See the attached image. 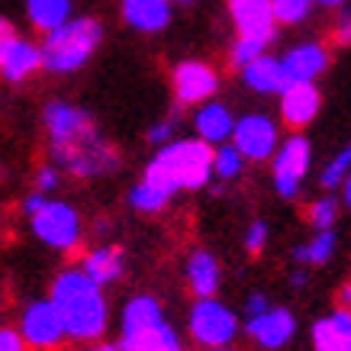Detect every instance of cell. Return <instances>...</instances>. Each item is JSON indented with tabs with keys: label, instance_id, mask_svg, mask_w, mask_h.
<instances>
[{
	"label": "cell",
	"instance_id": "cell-1",
	"mask_svg": "<svg viewBox=\"0 0 351 351\" xmlns=\"http://www.w3.org/2000/svg\"><path fill=\"white\" fill-rule=\"evenodd\" d=\"M49 300L58 309L64 335L71 341L104 339V332L110 326L107 297H104V287H97L81 267H64L62 274L52 280Z\"/></svg>",
	"mask_w": 351,
	"mask_h": 351
},
{
	"label": "cell",
	"instance_id": "cell-2",
	"mask_svg": "<svg viewBox=\"0 0 351 351\" xmlns=\"http://www.w3.org/2000/svg\"><path fill=\"white\" fill-rule=\"evenodd\" d=\"M142 181L155 184L171 197L181 191H203L213 181V145L200 138H171L158 145L155 158L145 165Z\"/></svg>",
	"mask_w": 351,
	"mask_h": 351
},
{
	"label": "cell",
	"instance_id": "cell-3",
	"mask_svg": "<svg viewBox=\"0 0 351 351\" xmlns=\"http://www.w3.org/2000/svg\"><path fill=\"white\" fill-rule=\"evenodd\" d=\"M104 43V23L94 16H68L62 26L45 32L43 45V68L52 75H75L97 55Z\"/></svg>",
	"mask_w": 351,
	"mask_h": 351
},
{
	"label": "cell",
	"instance_id": "cell-4",
	"mask_svg": "<svg viewBox=\"0 0 351 351\" xmlns=\"http://www.w3.org/2000/svg\"><path fill=\"white\" fill-rule=\"evenodd\" d=\"M29 229L43 245L55 248V252H75L84 242V223L81 213L75 210V203L68 200H52L45 197L43 206L29 213Z\"/></svg>",
	"mask_w": 351,
	"mask_h": 351
},
{
	"label": "cell",
	"instance_id": "cell-5",
	"mask_svg": "<svg viewBox=\"0 0 351 351\" xmlns=\"http://www.w3.org/2000/svg\"><path fill=\"white\" fill-rule=\"evenodd\" d=\"M52 158H55L52 165L58 171H68L71 178H87V181L90 178H107V174H113L119 168V149L100 129L94 136L68 145V149L52 152Z\"/></svg>",
	"mask_w": 351,
	"mask_h": 351
},
{
	"label": "cell",
	"instance_id": "cell-6",
	"mask_svg": "<svg viewBox=\"0 0 351 351\" xmlns=\"http://www.w3.org/2000/svg\"><path fill=\"white\" fill-rule=\"evenodd\" d=\"M309 165H313V145H309L306 136L293 132L284 142H277L274 155H271V178H274L277 197L293 200L300 187H303V181H306Z\"/></svg>",
	"mask_w": 351,
	"mask_h": 351
},
{
	"label": "cell",
	"instance_id": "cell-7",
	"mask_svg": "<svg viewBox=\"0 0 351 351\" xmlns=\"http://www.w3.org/2000/svg\"><path fill=\"white\" fill-rule=\"evenodd\" d=\"M191 335L203 348H226L239 335V316L216 297H197L191 306Z\"/></svg>",
	"mask_w": 351,
	"mask_h": 351
},
{
	"label": "cell",
	"instance_id": "cell-8",
	"mask_svg": "<svg viewBox=\"0 0 351 351\" xmlns=\"http://www.w3.org/2000/svg\"><path fill=\"white\" fill-rule=\"evenodd\" d=\"M20 339L26 341L29 351H55L62 348L68 335H64V326H62V316L58 309L52 306V300H32L29 306L23 309L20 316Z\"/></svg>",
	"mask_w": 351,
	"mask_h": 351
},
{
	"label": "cell",
	"instance_id": "cell-9",
	"mask_svg": "<svg viewBox=\"0 0 351 351\" xmlns=\"http://www.w3.org/2000/svg\"><path fill=\"white\" fill-rule=\"evenodd\" d=\"M45 132H49V149H68L81 138L94 136L97 132V119L87 113L84 107H75L68 100H52L45 107Z\"/></svg>",
	"mask_w": 351,
	"mask_h": 351
},
{
	"label": "cell",
	"instance_id": "cell-10",
	"mask_svg": "<svg viewBox=\"0 0 351 351\" xmlns=\"http://www.w3.org/2000/svg\"><path fill=\"white\" fill-rule=\"evenodd\" d=\"M229 142H232L235 152H239L245 161H267L274 155L277 142H280V132H277V123L271 117H265V113H248V117L235 119Z\"/></svg>",
	"mask_w": 351,
	"mask_h": 351
},
{
	"label": "cell",
	"instance_id": "cell-11",
	"mask_svg": "<svg viewBox=\"0 0 351 351\" xmlns=\"http://www.w3.org/2000/svg\"><path fill=\"white\" fill-rule=\"evenodd\" d=\"M171 90L178 97L181 107H200L206 100H213L219 90V75H216L213 64L187 58L171 71Z\"/></svg>",
	"mask_w": 351,
	"mask_h": 351
},
{
	"label": "cell",
	"instance_id": "cell-12",
	"mask_svg": "<svg viewBox=\"0 0 351 351\" xmlns=\"http://www.w3.org/2000/svg\"><path fill=\"white\" fill-rule=\"evenodd\" d=\"M245 332H248V335H252L261 348L277 351V348H284V345H290V339L297 335V316H293L290 309L274 306V303H271L265 313L248 316Z\"/></svg>",
	"mask_w": 351,
	"mask_h": 351
},
{
	"label": "cell",
	"instance_id": "cell-13",
	"mask_svg": "<svg viewBox=\"0 0 351 351\" xmlns=\"http://www.w3.org/2000/svg\"><path fill=\"white\" fill-rule=\"evenodd\" d=\"M277 97H280V119H284V126H290L293 132H297V129H306L313 119L319 117L322 94L313 81H293V84H287Z\"/></svg>",
	"mask_w": 351,
	"mask_h": 351
},
{
	"label": "cell",
	"instance_id": "cell-14",
	"mask_svg": "<svg viewBox=\"0 0 351 351\" xmlns=\"http://www.w3.org/2000/svg\"><path fill=\"white\" fill-rule=\"evenodd\" d=\"M39 68H43V52H39L36 43L23 39L20 32L3 43V49H0V77H3V81L23 84V81L32 77Z\"/></svg>",
	"mask_w": 351,
	"mask_h": 351
},
{
	"label": "cell",
	"instance_id": "cell-15",
	"mask_svg": "<svg viewBox=\"0 0 351 351\" xmlns=\"http://www.w3.org/2000/svg\"><path fill=\"white\" fill-rule=\"evenodd\" d=\"M226 10L239 36H267L274 39L277 20L271 13V0H226Z\"/></svg>",
	"mask_w": 351,
	"mask_h": 351
},
{
	"label": "cell",
	"instance_id": "cell-16",
	"mask_svg": "<svg viewBox=\"0 0 351 351\" xmlns=\"http://www.w3.org/2000/svg\"><path fill=\"white\" fill-rule=\"evenodd\" d=\"M329 58L332 55L322 43H300L280 55V68H284L290 84L293 81H316L329 68Z\"/></svg>",
	"mask_w": 351,
	"mask_h": 351
},
{
	"label": "cell",
	"instance_id": "cell-17",
	"mask_svg": "<svg viewBox=\"0 0 351 351\" xmlns=\"http://www.w3.org/2000/svg\"><path fill=\"white\" fill-rule=\"evenodd\" d=\"M81 271L94 280L97 287H110L126 271V255H123L119 245H97L81 258Z\"/></svg>",
	"mask_w": 351,
	"mask_h": 351
},
{
	"label": "cell",
	"instance_id": "cell-18",
	"mask_svg": "<svg viewBox=\"0 0 351 351\" xmlns=\"http://www.w3.org/2000/svg\"><path fill=\"white\" fill-rule=\"evenodd\" d=\"M232 126H235L232 110L226 107V104H219V100L200 104L197 117H193V132H197V138L206 142V145H223V142H229Z\"/></svg>",
	"mask_w": 351,
	"mask_h": 351
},
{
	"label": "cell",
	"instance_id": "cell-19",
	"mask_svg": "<svg viewBox=\"0 0 351 351\" xmlns=\"http://www.w3.org/2000/svg\"><path fill=\"white\" fill-rule=\"evenodd\" d=\"M313 351H351V313L348 306H335L313 326Z\"/></svg>",
	"mask_w": 351,
	"mask_h": 351
},
{
	"label": "cell",
	"instance_id": "cell-20",
	"mask_svg": "<svg viewBox=\"0 0 351 351\" xmlns=\"http://www.w3.org/2000/svg\"><path fill=\"white\" fill-rule=\"evenodd\" d=\"M242 71V81L255 94H280L284 87L290 84L287 75H284V68H280V58H274V55H258V58H252L248 64H242L239 68Z\"/></svg>",
	"mask_w": 351,
	"mask_h": 351
},
{
	"label": "cell",
	"instance_id": "cell-21",
	"mask_svg": "<svg viewBox=\"0 0 351 351\" xmlns=\"http://www.w3.org/2000/svg\"><path fill=\"white\" fill-rule=\"evenodd\" d=\"M119 10L136 32H161L171 23V0H119Z\"/></svg>",
	"mask_w": 351,
	"mask_h": 351
},
{
	"label": "cell",
	"instance_id": "cell-22",
	"mask_svg": "<svg viewBox=\"0 0 351 351\" xmlns=\"http://www.w3.org/2000/svg\"><path fill=\"white\" fill-rule=\"evenodd\" d=\"M184 277L191 284L193 297H216V290L223 284V267L210 252H191L187 265H184Z\"/></svg>",
	"mask_w": 351,
	"mask_h": 351
},
{
	"label": "cell",
	"instance_id": "cell-23",
	"mask_svg": "<svg viewBox=\"0 0 351 351\" xmlns=\"http://www.w3.org/2000/svg\"><path fill=\"white\" fill-rule=\"evenodd\" d=\"M117 345H119V351H184L181 335H178V329L168 319L155 322V326L136 332V335H126Z\"/></svg>",
	"mask_w": 351,
	"mask_h": 351
},
{
	"label": "cell",
	"instance_id": "cell-24",
	"mask_svg": "<svg viewBox=\"0 0 351 351\" xmlns=\"http://www.w3.org/2000/svg\"><path fill=\"white\" fill-rule=\"evenodd\" d=\"M165 319V309H161V303L152 293H138V297H132L123 306V316H119V339H126V335H136V332L149 329V326H155V322Z\"/></svg>",
	"mask_w": 351,
	"mask_h": 351
},
{
	"label": "cell",
	"instance_id": "cell-25",
	"mask_svg": "<svg viewBox=\"0 0 351 351\" xmlns=\"http://www.w3.org/2000/svg\"><path fill=\"white\" fill-rule=\"evenodd\" d=\"M335 248H339V235H335V229H319V232L309 235V242H303V245L293 248V261L303 265V267H322V265H329L332 261Z\"/></svg>",
	"mask_w": 351,
	"mask_h": 351
},
{
	"label": "cell",
	"instance_id": "cell-26",
	"mask_svg": "<svg viewBox=\"0 0 351 351\" xmlns=\"http://www.w3.org/2000/svg\"><path fill=\"white\" fill-rule=\"evenodd\" d=\"M26 16L36 29H55L71 16V0H26Z\"/></svg>",
	"mask_w": 351,
	"mask_h": 351
},
{
	"label": "cell",
	"instance_id": "cell-27",
	"mask_svg": "<svg viewBox=\"0 0 351 351\" xmlns=\"http://www.w3.org/2000/svg\"><path fill=\"white\" fill-rule=\"evenodd\" d=\"M168 203H171V193H165L161 187H155V184H149V181L136 184V187L129 191V206H132L136 213L155 216V213H161Z\"/></svg>",
	"mask_w": 351,
	"mask_h": 351
},
{
	"label": "cell",
	"instance_id": "cell-28",
	"mask_svg": "<svg viewBox=\"0 0 351 351\" xmlns=\"http://www.w3.org/2000/svg\"><path fill=\"white\" fill-rule=\"evenodd\" d=\"M242 171H245V158L235 152L232 142L213 145V174L219 181H235V178H242Z\"/></svg>",
	"mask_w": 351,
	"mask_h": 351
},
{
	"label": "cell",
	"instance_id": "cell-29",
	"mask_svg": "<svg viewBox=\"0 0 351 351\" xmlns=\"http://www.w3.org/2000/svg\"><path fill=\"white\" fill-rule=\"evenodd\" d=\"M271 43H274V39H267V36H239V32H235V43H232V49H229V62H232V68H242V64H248L252 58L265 55Z\"/></svg>",
	"mask_w": 351,
	"mask_h": 351
},
{
	"label": "cell",
	"instance_id": "cell-30",
	"mask_svg": "<svg viewBox=\"0 0 351 351\" xmlns=\"http://www.w3.org/2000/svg\"><path fill=\"white\" fill-rule=\"evenodd\" d=\"M339 206L341 203L335 200V197H319V200L309 203L306 219H309V226H313V232H319V229H335V223H339Z\"/></svg>",
	"mask_w": 351,
	"mask_h": 351
},
{
	"label": "cell",
	"instance_id": "cell-31",
	"mask_svg": "<svg viewBox=\"0 0 351 351\" xmlns=\"http://www.w3.org/2000/svg\"><path fill=\"white\" fill-rule=\"evenodd\" d=\"M348 168H351V149L345 145V149L335 152V158L319 171V184L326 191H339L341 184L348 181Z\"/></svg>",
	"mask_w": 351,
	"mask_h": 351
},
{
	"label": "cell",
	"instance_id": "cell-32",
	"mask_svg": "<svg viewBox=\"0 0 351 351\" xmlns=\"http://www.w3.org/2000/svg\"><path fill=\"white\" fill-rule=\"evenodd\" d=\"M313 10V0H271V13H274L277 23L284 26H297L303 23Z\"/></svg>",
	"mask_w": 351,
	"mask_h": 351
},
{
	"label": "cell",
	"instance_id": "cell-33",
	"mask_svg": "<svg viewBox=\"0 0 351 351\" xmlns=\"http://www.w3.org/2000/svg\"><path fill=\"white\" fill-rule=\"evenodd\" d=\"M267 235H271L267 223L255 219V223L248 226V232H245V252H248V255H261V252H265V245H267Z\"/></svg>",
	"mask_w": 351,
	"mask_h": 351
},
{
	"label": "cell",
	"instance_id": "cell-34",
	"mask_svg": "<svg viewBox=\"0 0 351 351\" xmlns=\"http://www.w3.org/2000/svg\"><path fill=\"white\" fill-rule=\"evenodd\" d=\"M58 181H62V171L55 168L52 161L36 168V191H39V193H52L55 187H58Z\"/></svg>",
	"mask_w": 351,
	"mask_h": 351
},
{
	"label": "cell",
	"instance_id": "cell-35",
	"mask_svg": "<svg viewBox=\"0 0 351 351\" xmlns=\"http://www.w3.org/2000/svg\"><path fill=\"white\" fill-rule=\"evenodd\" d=\"M174 132H178V119L165 117V119H158V123L149 129V142L158 149V145H165V142H171V138H174Z\"/></svg>",
	"mask_w": 351,
	"mask_h": 351
},
{
	"label": "cell",
	"instance_id": "cell-36",
	"mask_svg": "<svg viewBox=\"0 0 351 351\" xmlns=\"http://www.w3.org/2000/svg\"><path fill=\"white\" fill-rule=\"evenodd\" d=\"M0 351H29L26 341L20 339V332L10 326H0Z\"/></svg>",
	"mask_w": 351,
	"mask_h": 351
},
{
	"label": "cell",
	"instance_id": "cell-37",
	"mask_svg": "<svg viewBox=\"0 0 351 351\" xmlns=\"http://www.w3.org/2000/svg\"><path fill=\"white\" fill-rule=\"evenodd\" d=\"M271 306V300L265 293H252V297L245 300V316H258V313H265Z\"/></svg>",
	"mask_w": 351,
	"mask_h": 351
},
{
	"label": "cell",
	"instance_id": "cell-38",
	"mask_svg": "<svg viewBox=\"0 0 351 351\" xmlns=\"http://www.w3.org/2000/svg\"><path fill=\"white\" fill-rule=\"evenodd\" d=\"M45 197H49V193H39V191L26 193V197H23V213H26V216H29V213H36V210L43 206V200H45Z\"/></svg>",
	"mask_w": 351,
	"mask_h": 351
},
{
	"label": "cell",
	"instance_id": "cell-39",
	"mask_svg": "<svg viewBox=\"0 0 351 351\" xmlns=\"http://www.w3.org/2000/svg\"><path fill=\"white\" fill-rule=\"evenodd\" d=\"M306 280H309V271L303 265L290 271V284H293V287H306Z\"/></svg>",
	"mask_w": 351,
	"mask_h": 351
},
{
	"label": "cell",
	"instance_id": "cell-40",
	"mask_svg": "<svg viewBox=\"0 0 351 351\" xmlns=\"http://www.w3.org/2000/svg\"><path fill=\"white\" fill-rule=\"evenodd\" d=\"M10 36H16V29H13V23L0 16V49H3V43H7Z\"/></svg>",
	"mask_w": 351,
	"mask_h": 351
},
{
	"label": "cell",
	"instance_id": "cell-41",
	"mask_svg": "<svg viewBox=\"0 0 351 351\" xmlns=\"http://www.w3.org/2000/svg\"><path fill=\"white\" fill-rule=\"evenodd\" d=\"M87 351H119V345H113V341H100V339H97V341H90V348H87Z\"/></svg>",
	"mask_w": 351,
	"mask_h": 351
},
{
	"label": "cell",
	"instance_id": "cell-42",
	"mask_svg": "<svg viewBox=\"0 0 351 351\" xmlns=\"http://www.w3.org/2000/svg\"><path fill=\"white\" fill-rule=\"evenodd\" d=\"M313 3H322V7H341L345 0H313Z\"/></svg>",
	"mask_w": 351,
	"mask_h": 351
},
{
	"label": "cell",
	"instance_id": "cell-43",
	"mask_svg": "<svg viewBox=\"0 0 351 351\" xmlns=\"http://www.w3.org/2000/svg\"><path fill=\"white\" fill-rule=\"evenodd\" d=\"M171 3H191V0H171Z\"/></svg>",
	"mask_w": 351,
	"mask_h": 351
},
{
	"label": "cell",
	"instance_id": "cell-44",
	"mask_svg": "<svg viewBox=\"0 0 351 351\" xmlns=\"http://www.w3.org/2000/svg\"><path fill=\"white\" fill-rule=\"evenodd\" d=\"M213 351H232V348H229V345H226V348H213Z\"/></svg>",
	"mask_w": 351,
	"mask_h": 351
}]
</instances>
